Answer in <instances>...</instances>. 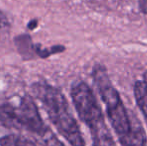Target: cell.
I'll use <instances>...</instances> for the list:
<instances>
[{"mask_svg":"<svg viewBox=\"0 0 147 146\" xmlns=\"http://www.w3.org/2000/svg\"><path fill=\"white\" fill-rule=\"evenodd\" d=\"M32 90L42 102L49 118L60 134L72 146H85L79 126L72 116L67 100L61 91L45 83H35Z\"/></svg>","mask_w":147,"mask_h":146,"instance_id":"6da1fadb","label":"cell"},{"mask_svg":"<svg viewBox=\"0 0 147 146\" xmlns=\"http://www.w3.org/2000/svg\"><path fill=\"white\" fill-rule=\"evenodd\" d=\"M93 78L101 98L106 105L109 121L118 137L121 138L127 135L132 128L131 121L119 93L109 80L106 68L101 64H96L93 68Z\"/></svg>","mask_w":147,"mask_h":146,"instance_id":"7a4b0ae2","label":"cell"},{"mask_svg":"<svg viewBox=\"0 0 147 146\" xmlns=\"http://www.w3.org/2000/svg\"><path fill=\"white\" fill-rule=\"evenodd\" d=\"M71 97L80 119L88 125L93 138L108 131L94 93L85 82L79 81L72 86Z\"/></svg>","mask_w":147,"mask_h":146,"instance_id":"3957f363","label":"cell"},{"mask_svg":"<svg viewBox=\"0 0 147 146\" xmlns=\"http://www.w3.org/2000/svg\"><path fill=\"white\" fill-rule=\"evenodd\" d=\"M0 119L5 124L22 127L42 137L48 130L40 117L34 101L29 96H24L17 106L6 103L0 106Z\"/></svg>","mask_w":147,"mask_h":146,"instance_id":"277c9868","label":"cell"},{"mask_svg":"<svg viewBox=\"0 0 147 146\" xmlns=\"http://www.w3.org/2000/svg\"><path fill=\"white\" fill-rule=\"evenodd\" d=\"M119 140L122 146H147L145 131L139 122L132 126L131 131Z\"/></svg>","mask_w":147,"mask_h":146,"instance_id":"5b68a950","label":"cell"},{"mask_svg":"<svg viewBox=\"0 0 147 146\" xmlns=\"http://www.w3.org/2000/svg\"><path fill=\"white\" fill-rule=\"evenodd\" d=\"M134 96L138 107L147 120V85L144 81H136L134 85Z\"/></svg>","mask_w":147,"mask_h":146,"instance_id":"8992f818","label":"cell"},{"mask_svg":"<svg viewBox=\"0 0 147 146\" xmlns=\"http://www.w3.org/2000/svg\"><path fill=\"white\" fill-rule=\"evenodd\" d=\"M16 46L19 50L21 56L30 58L33 54V51H35V46L32 45L31 38L28 35H21L15 39Z\"/></svg>","mask_w":147,"mask_h":146,"instance_id":"52a82bcc","label":"cell"},{"mask_svg":"<svg viewBox=\"0 0 147 146\" xmlns=\"http://www.w3.org/2000/svg\"><path fill=\"white\" fill-rule=\"evenodd\" d=\"M0 145L1 146H36L32 141L28 140L19 135L9 134L0 138Z\"/></svg>","mask_w":147,"mask_h":146,"instance_id":"ba28073f","label":"cell"},{"mask_svg":"<svg viewBox=\"0 0 147 146\" xmlns=\"http://www.w3.org/2000/svg\"><path fill=\"white\" fill-rule=\"evenodd\" d=\"M42 140L45 146H64L63 143L60 142L59 139L53 134L50 129H48L47 132L42 136Z\"/></svg>","mask_w":147,"mask_h":146,"instance_id":"9c48e42d","label":"cell"},{"mask_svg":"<svg viewBox=\"0 0 147 146\" xmlns=\"http://www.w3.org/2000/svg\"><path fill=\"white\" fill-rule=\"evenodd\" d=\"M9 21H8L6 15L3 12L0 11V29H5V28L9 27Z\"/></svg>","mask_w":147,"mask_h":146,"instance_id":"30bf717a","label":"cell"},{"mask_svg":"<svg viewBox=\"0 0 147 146\" xmlns=\"http://www.w3.org/2000/svg\"><path fill=\"white\" fill-rule=\"evenodd\" d=\"M139 8L144 14H147V0H139Z\"/></svg>","mask_w":147,"mask_h":146,"instance_id":"8fae6325","label":"cell"},{"mask_svg":"<svg viewBox=\"0 0 147 146\" xmlns=\"http://www.w3.org/2000/svg\"><path fill=\"white\" fill-rule=\"evenodd\" d=\"M37 25H38V23H37L36 20H32V21H30L29 24H28V28H29L30 30H33Z\"/></svg>","mask_w":147,"mask_h":146,"instance_id":"7c38bea8","label":"cell"},{"mask_svg":"<svg viewBox=\"0 0 147 146\" xmlns=\"http://www.w3.org/2000/svg\"><path fill=\"white\" fill-rule=\"evenodd\" d=\"M143 78H144V80H143V81L145 82V83H146V85H147V71H146L145 73H144V75H143Z\"/></svg>","mask_w":147,"mask_h":146,"instance_id":"4fadbf2b","label":"cell"}]
</instances>
